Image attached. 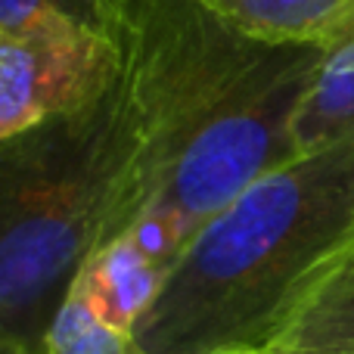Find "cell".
I'll return each instance as SVG.
<instances>
[{
  "instance_id": "obj_1",
  "label": "cell",
  "mask_w": 354,
  "mask_h": 354,
  "mask_svg": "<svg viewBox=\"0 0 354 354\" xmlns=\"http://www.w3.org/2000/svg\"><path fill=\"white\" fill-rule=\"evenodd\" d=\"M351 249L354 128L208 221L131 336L143 354L268 351Z\"/></svg>"
},
{
  "instance_id": "obj_2",
  "label": "cell",
  "mask_w": 354,
  "mask_h": 354,
  "mask_svg": "<svg viewBox=\"0 0 354 354\" xmlns=\"http://www.w3.org/2000/svg\"><path fill=\"white\" fill-rule=\"evenodd\" d=\"M324 47H264L224 103L183 143L143 214L124 236L149 258L177 264L193 236L249 187L301 156L295 122Z\"/></svg>"
},
{
  "instance_id": "obj_3",
  "label": "cell",
  "mask_w": 354,
  "mask_h": 354,
  "mask_svg": "<svg viewBox=\"0 0 354 354\" xmlns=\"http://www.w3.org/2000/svg\"><path fill=\"white\" fill-rule=\"evenodd\" d=\"M128 10L115 31L0 37V140L44 128L109 91L124 62Z\"/></svg>"
},
{
  "instance_id": "obj_4",
  "label": "cell",
  "mask_w": 354,
  "mask_h": 354,
  "mask_svg": "<svg viewBox=\"0 0 354 354\" xmlns=\"http://www.w3.org/2000/svg\"><path fill=\"white\" fill-rule=\"evenodd\" d=\"M168 274L171 270L149 258L134 239L118 236L87 258L72 292L84 299L109 326L134 333L140 317L159 299Z\"/></svg>"
},
{
  "instance_id": "obj_5",
  "label": "cell",
  "mask_w": 354,
  "mask_h": 354,
  "mask_svg": "<svg viewBox=\"0 0 354 354\" xmlns=\"http://www.w3.org/2000/svg\"><path fill=\"white\" fill-rule=\"evenodd\" d=\"M224 28L264 47H326L351 19L354 0H189Z\"/></svg>"
},
{
  "instance_id": "obj_6",
  "label": "cell",
  "mask_w": 354,
  "mask_h": 354,
  "mask_svg": "<svg viewBox=\"0 0 354 354\" xmlns=\"http://www.w3.org/2000/svg\"><path fill=\"white\" fill-rule=\"evenodd\" d=\"M354 128V12L324 47L314 84L295 122L301 153L320 149Z\"/></svg>"
},
{
  "instance_id": "obj_7",
  "label": "cell",
  "mask_w": 354,
  "mask_h": 354,
  "mask_svg": "<svg viewBox=\"0 0 354 354\" xmlns=\"http://www.w3.org/2000/svg\"><path fill=\"white\" fill-rule=\"evenodd\" d=\"M274 351L354 354V249L317 283Z\"/></svg>"
},
{
  "instance_id": "obj_8",
  "label": "cell",
  "mask_w": 354,
  "mask_h": 354,
  "mask_svg": "<svg viewBox=\"0 0 354 354\" xmlns=\"http://www.w3.org/2000/svg\"><path fill=\"white\" fill-rule=\"evenodd\" d=\"M47 354H143L134 336L109 326L84 299L68 292L47 333Z\"/></svg>"
},
{
  "instance_id": "obj_9",
  "label": "cell",
  "mask_w": 354,
  "mask_h": 354,
  "mask_svg": "<svg viewBox=\"0 0 354 354\" xmlns=\"http://www.w3.org/2000/svg\"><path fill=\"white\" fill-rule=\"evenodd\" d=\"M0 354H31L28 348H22L19 342H10V339H0Z\"/></svg>"
},
{
  "instance_id": "obj_10",
  "label": "cell",
  "mask_w": 354,
  "mask_h": 354,
  "mask_svg": "<svg viewBox=\"0 0 354 354\" xmlns=\"http://www.w3.org/2000/svg\"><path fill=\"white\" fill-rule=\"evenodd\" d=\"M239 354H277L274 348H268V351H239Z\"/></svg>"
}]
</instances>
